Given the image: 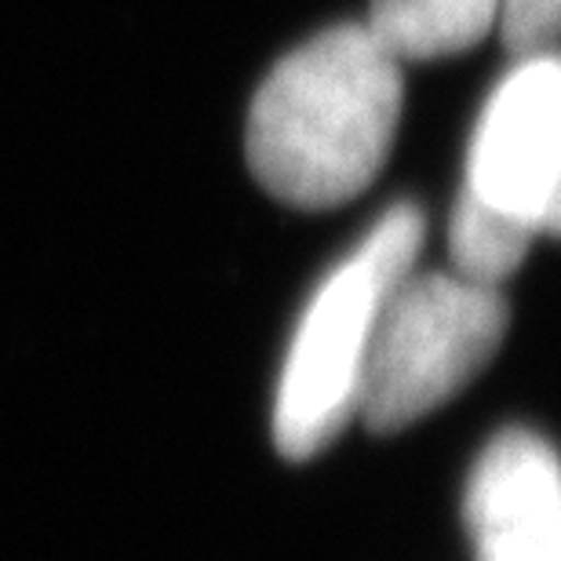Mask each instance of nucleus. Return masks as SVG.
<instances>
[{
    "mask_svg": "<svg viewBox=\"0 0 561 561\" xmlns=\"http://www.w3.org/2000/svg\"><path fill=\"white\" fill-rule=\"evenodd\" d=\"M401 99V62L365 22L318 33L285 55L252 99L244 131L252 175L288 208L346 205L383 172Z\"/></svg>",
    "mask_w": 561,
    "mask_h": 561,
    "instance_id": "1",
    "label": "nucleus"
},
{
    "mask_svg": "<svg viewBox=\"0 0 561 561\" xmlns=\"http://www.w3.org/2000/svg\"><path fill=\"white\" fill-rule=\"evenodd\" d=\"M423 241V208L401 201L376 219L351 260H343L313 291L288 346L274 409L277 453L291 463L329 448L354 420L357 379L376 313L387 291L416 271Z\"/></svg>",
    "mask_w": 561,
    "mask_h": 561,
    "instance_id": "2",
    "label": "nucleus"
},
{
    "mask_svg": "<svg viewBox=\"0 0 561 561\" xmlns=\"http://www.w3.org/2000/svg\"><path fill=\"white\" fill-rule=\"evenodd\" d=\"M511 310L500 288L442 271H409L376 313L354 416L398 434L453 401L492 362Z\"/></svg>",
    "mask_w": 561,
    "mask_h": 561,
    "instance_id": "3",
    "label": "nucleus"
},
{
    "mask_svg": "<svg viewBox=\"0 0 561 561\" xmlns=\"http://www.w3.org/2000/svg\"><path fill=\"white\" fill-rule=\"evenodd\" d=\"M561 66L558 55L518 59L489 95L467 153L459 194L533 233H558L561 190Z\"/></svg>",
    "mask_w": 561,
    "mask_h": 561,
    "instance_id": "4",
    "label": "nucleus"
},
{
    "mask_svg": "<svg viewBox=\"0 0 561 561\" xmlns=\"http://www.w3.org/2000/svg\"><path fill=\"white\" fill-rule=\"evenodd\" d=\"M467 533L478 561H561V478L554 448L507 426L467 481Z\"/></svg>",
    "mask_w": 561,
    "mask_h": 561,
    "instance_id": "5",
    "label": "nucleus"
},
{
    "mask_svg": "<svg viewBox=\"0 0 561 561\" xmlns=\"http://www.w3.org/2000/svg\"><path fill=\"white\" fill-rule=\"evenodd\" d=\"M496 11L500 0H373L365 26L398 62H431L485 41Z\"/></svg>",
    "mask_w": 561,
    "mask_h": 561,
    "instance_id": "6",
    "label": "nucleus"
},
{
    "mask_svg": "<svg viewBox=\"0 0 561 561\" xmlns=\"http://www.w3.org/2000/svg\"><path fill=\"white\" fill-rule=\"evenodd\" d=\"M533 238L536 233L522 222L481 208L463 194L456 197L453 222H448V255L459 277L503 288V280L525 263Z\"/></svg>",
    "mask_w": 561,
    "mask_h": 561,
    "instance_id": "7",
    "label": "nucleus"
},
{
    "mask_svg": "<svg viewBox=\"0 0 561 561\" xmlns=\"http://www.w3.org/2000/svg\"><path fill=\"white\" fill-rule=\"evenodd\" d=\"M496 26L514 62L554 51L558 0H500Z\"/></svg>",
    "mask_w": 561,
    "mask_h": 561,
    "instance_id": "8",
    "label": "nucleus"
}]
</instances>
